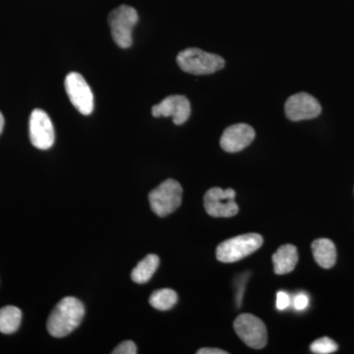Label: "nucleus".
I'll use <instances>...</instances> for the list:
<instances>
[{"label": "nucleus", "instance_id": "nucleus-1", "mask_svg": "<svg viewBox=\"0 0 354 354\" xmlns=\"http://www.w3.org/2000/svg\"><path fill=\"white\" fill-rule=\"evenodd\" d=\"M85 307L75 297H65L55 306L48 320V330L53 337H64L71 334L82 322Z\"/></svg>", "mask_w": 354, "mask_h": 354}, {"label": "nucleus", "instance_id": "nucleus-2", "mask_svg": "<svg viewBox=\"0 0 354 354\" xmlns=\"http://www.w3.org/2000/svg\"><path fill=\"white\" fill-rule=\"evenodd\" d=\"M177 64L186 73L208 75L225 67V59L220 55L206 53L200 48H186L177 55Z\"/></svg>", "mask_w": 354, "mask_h": 354}, {"label": "nucleus", "instance_id": "nucleus-3", "mask_svg": "<svg viewBox=\"0 0 354 354\" xmlns=\"http://www.w3.org/2000/svg\"><path fill=\"white\" fill-rule=\"evenodd\" d=\"M263 245V237L247 234L221 242L216 248V259L221 263H234L257 251Z\"/></svg>", "mask_w": 354, "mask_h": 354}, {"label": "nucleus", "instance_id": "nucleus-4", "mask_svg": "<svg viewBox=\"0 0 354 354\" xmlns=\"http://www.w3.org/2000/svg\"><path fill=\"white\" fill-rule=\"evenodd\" d=\"M183 187L174 179H167L149 194L151 208L156 215L164 218L171 215L183 202Z\"/></svg>", "mask_w": 354, "mask_h": 354}, {"label": "nucleus", "instance_id": "nucleus-5", "mask_svg": "<svg viewBox=\"0 0 354 354\" xmlns=\"http://www.w3.org/2000/svg\"><path fill=\"white\" fill-rule=\"evenodd\" d=\"M138 13L133 7L120 6L109 15V24L114 43L121 48H128L132 44V31L138 22Z\"/></svg>", "mask_w": 354, "mask_h": 354}, {"label": "nucleus", "instance_id": "nucleus-6", "mask_svg": "<svg viewBox=\"0 0 354 354\" xmlns=\"http://www.w3.org/2000/svg\"><path fill=\"white\" fill-rule=\"evenodd\" d=\"M234 330L249 348H265L268 342L267 328L264 322L252 314H241L235 319Z\"/></svg>", "mask_w": 354, "mask_h": 354}, {"label": "nucleus", "instance_id": "nucleus-7", "mask_svg": "<svg viewBox=\"0 0 354 354\" xmlns=\"http://www.w3.org/2000/svg\"><path fill=\"white\" fill-rule=\"evenodd\" d=\"M235 191L214 187L207 191L204 196V207L208 215L214 218H232L239 213V205L235 202Z\"/></svg>", "mask_w": 354, "mask_h": 354}, {"label": "nucleus", "instance_id": "nucleus-8", "mask_svg": "<svg viewBox=\"0 0 354 354\" xmlns=\"http://www.w3.org/2000/svg\"><path fill=\"white\" fill-rule=\"evenodd\" d=\"M64 85L70 102L77 111L84 115L92 113L94 109V95L84 77L77 72H71L65 78Z\"/></svg>", "mask_w": 354, "mask_h": 354}, {"label": "nucleus", "instance_id": "nucleus-9", "mask_svg": "<svg viewBox=\"0 0 354 354\" xmlns=\"http://www.w3.org/2000/svg\"><path fill=\"white\" fill-rule=\"evenodd\" d=\"M30 140L39 150H48L55 143V127L48 114L43 109H34L30 116Z\"/></svg>", "mask_w": 354, "mask_h": 354}, {"label": "nucleus", "instance_id": "nucleus-10", "mask_svg": "<svg viewBox=\"0 0 354 354\" xmlns=\"http://www.w3.org/2000/svg\"><path fill=\"white\" fill-rule=\"evenodd\" d=\"M286 118L292 121L313 120L322 111L315 97L307 93H298L288 97L286 102Z\"/></svg>", "mask_w": 354, "mask_h": 354}, {"label": "nucleus", "instance_id": "nucleus-11", "mask_svg": "<svg viewBox=\"0 0 354 354\" xmlns=\"http://www.w3.org/2000/svg\"><path fill=\"white\" fill-rule=\"evenodd\" d=\"M152 114L155 118L171 116L174 124L181 125L190 118V102L184 95H169L160 104L153 106Z\"/></svg>", "mask_w": 354, "mask_h": 354}, {"label": "nucleus", "instance_id": "nucleus-12", "mask_svg": "<svg viewBox=\"0 0 354 354\" xmlns=\"http://www.w3.org/2000/svg\"><path fill=\"white\" fill-rule=\"evenodd\" d=\"M255 131L250 125L237 123L227 127L221 137V147L227 153H237L252 143Z\"/></svg>", "mask_w": 354, "mask_h": 354}, {"label": "nucleus", "instance_id": "nucleus-13", "mask_svg": "<svg viewBox=\"0 0 354 354\" xmlns=\"http://www.w3.org/2000/svg\"><path fill=\"white\" fill-rule=\"evenodd\" d=\"M297 247L291 244L279 247L278 251L272 255L274 270L277 274H286L292 272L297 267Z\"/></svg>", "mask_w": 354, "mask_h": 354}, {"label": "nucleus", "instance_id": "nucleus-14", "mask_svg": "<svg viewBox=\"0 0 354 354\" xmlns=\"http://www.w3.org/2000/svg\"><path fill=\"white\" fill-rule=\"evenodd\" d=\"M311 247L317 264L324 269L334 267L337 261V249L334 242L327 239H317L313 241Z\"/></svg>", "mask_w": 354, "mask_h": 354}, {"label": "nucleus", "instance_id": "nucleus-15", "mask_svg": "<svg viewBox=\"0 0 354 354\" xmlns=\"http://www.w3.org/2000/svg\"><path fill=\"white\" fill-rule=\"evenodd\" d=\"M158 265H160V258L155 254H150L146 256L138 265L133 269L131 278L133 281H135L139 285L148 283L156 271H157Z\"/></svg>", "mask_w": 354, "mask_h": 354}, {"label": "nucleus", "instance_id": "nucleus-16", "mask_svg": "<svg viewBox=\"0 0 354 354\" xmlns=\"http://www.w3.org/2000/svg\"><path fill=\"white\" fill-rule=\"evenodd\" d=\"M22 312L15 306H6L0 309V332L10 335L19 329Z\"/></svg>", "mask_w": 354, "mask_h": 354}, {"label": "nucleus", "instance_id": "nucleus-17", "mask_svg": "<svg viewBox=\"0 0 354 354\" xmlns=\"http://www.w3.org/2000/svg\"><path fill=\"white\" fill-rule=\"evenodd\" d=\"M177 299L178 297L176 291L171 288H162V290L153 291L149 302L155 309L167 311L176 304Z\"/></svg>", "mask_w": 354, "mask_h": 354}, {"label": "nucleus", "instance_id": "nucleus-18", "mask_svg": "<svg viewBox=\"0 0 354 354\" xmlns=\"http://www.w3.org/2000/svg\"><path fill=\"white\" fill-rule=\"evenodd\" d=\"M339 348L337 342L333 341L330 337H324L317 341L312 342L310 346L312 353L316 354L334 353Z\"/></svg>", "mask_w": 354, "mask_h": 354}, {"label": "nucleus", "instance_id": "nucleus-19", "mask_svg": "<svg viewBox=\"0 0 354 354\" xmlns=\"http://www.w3.org/2000/svg\"><path fill=\"white\" fill-rule=\"evenodd\" d=\"M113 354H136L137 346L134 342L131 341H125L121 342L118 348H114Z\"/></svg>", "mask_w": 354, "mask_h": 354}, {"label": "nucleus", "instance_id": "nucleus-20", "mask_svg": "<svg viewBox=\"0 0 354 354\" xmlns=\"http://www.w3.org/2000/svg\"><path fill=\"white\" fill-rule=\"evenodd\" d=\"M290 298L285 291H279L277 295V308L279 310H285L290 306Z\"/></svg>", "mask_w": 354, "mask_h": 354}, {"label": "nucleus", "instance_id": "nucleus-21", "mask_svg": "<svg viewBox=\"0 0 354 354\" xmlns=\"http://www.w3.org/2000/svg\"><path fill=\"white\" fill-rule=\"evenodd\" d=\"M308 304L309 298L306 295H304V293H300V295H298L297 297L295 298V301H293L295 308L299 310V311L306 309L307 307H308Z\"/></svg>", "mask_w": 354, "mask_h": 354}, {"label": "nucleus", "instance_id": "nucleus-22", "mask_svg": "<svg viewBox=\"0 0 354 354\" xmlns=\"http://www.w3.org/2000/svg\"><path fill=\"white\" fill-rule=\"evenodd\" d=\"M198 354H227V351L218 348H201L197 351Z\"/></svg>", "mask_w": 354, "mask_h": 354}, {"label": "nucleus", "instance_id": "nucleus-23", "mask_svg": "<svg viewBox=\"0 0 354 354\" xmlns=\"http://www.w3.org/2000/svg\"><path fill=\"white\" fill-rule=\"evenodd\" d=\"M4 127V118L2 115V113H0V134H1L2 130H3Z\"/></svg>", "mask_w": 354, "mask_h": 354}]
</instances>
